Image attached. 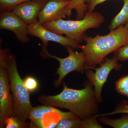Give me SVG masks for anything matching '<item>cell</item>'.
Masks as SVG:
<instances>
[{
  "mask_svg": "<svg viewBox=\"0 0 128 128\" xmlns=\"http://www.w3.org/2000/svg\"><path fill=\"white\" fill-rule=\"evenodd\" d=\"M0 28L14 33L22 44L26 43L29 41L28 25L12 11L1 12Z\"/></svg>",
  "mask_w": 128,
  "mask_h": 128,
  "instance_id": "cell-10",
  "label": "cell"
},
{
  "mask_svg": "<svg viewBox=\"0 0 128 128\" xmlns=\"http://www.w3.org/2000/svg\"><path fill=\"white\" fill-rule=\"evenodd\" d=\"M118 61L114 56L111 58H105V61L100 64L99 67L94 69L95 72L92 70H86V77L94 86L98 103L102 102V88L106 82L110 72L113 70L118 71L122 68V65L118 64Z\"/></svg>",
  "mask_w": 128,
  "mask_h": 128,
  "instance_id": "cell-7",
  "label": "cell"
},
{
  "mask_svg": "<svg viewBox=\"0 0 128 128\" xmlns=\"http://www.w3.org/2000/svg\"><path fill=\"white\" fill-rule=\"evenodd\" d=\"M108 0H86V3L87 6V11L93 12L97 5L100 4ZM124 1L125 0H122Z\"/></svg>",
  "mask_w": 128,
  "mask_h": 128,
  "instance_id": "cell-23",
  "label": "cell"
},
{
  "mask_svg": "<svg viewBox=\"0 0 128 128\" xmlns=\"http://www.w3.org/2000/svg\"><path fill=\"white\" fill-rule=\"evenodd\" d=\"M128 86V75L125 76L118 80L115 83V89L119 93Z\"/></svg>",
  "mask_w": 128,
  "mask_h": 128,
  "instance_id": "cell-22",
  "label": "cell"
},
{
  "mask_svg": "<svg viewBox=\"0 0 128 128\" xmlns=\"http://www.w3.org/2000/svg\"><path fill=\"white\" fill-rule=\"evenodd\" d=\"M29 35L37 37L43 43L44 46L47 47L49 41H52L66 48L70 47L74 49L79 48L80 44L71 38L57 34L47 29L40 24L38 21L28 25Z\"/></svg>",
  "mask_w": 128,
  "mask_h": 128,
  "instance_id": "cell-9",
  "label": "cell"
},
{
  "mask_svg": "<svg viewBox=\"0 0 128 128\" xmlns=\"http://www.w3.org/2000/svg\"><path fill=\"white\" fill-rule=\"evenodd\" d=\"M124 26L125 27V28H127V29H128V22L124 25Z\"/></svg>",
  "mask_w": 128,
  "mask_h": 128,
  "instance_id": "cell-26",
  "label": "cell"
},
{
  "mask_svg": "<svg viewBox=\"0 0 128 128\" xmlns=\"http://www.w3.org/2000/svg\"><path fill=\"white\" fill-rule=\"evenodd\" d=\"M82 119L78 117L62 120L57 124V128H81Z\"/></svg>",
  "mask_w": 128,
  "mask_h": 128,
  "instance_id": "cell-15",
  "label": "cell"
},
{
  "mask_svg": "<svg viewBox=\"0 0 128 128\" xmlns=\"http://www.w3.org/2000/svg\"><path fill=\"white\" fill-rule=\"evenodd\" d=\"M23 80L24 86L29 93H33L38 88V82L36 79L33 76H28Z\"/></svg>",
  "mask_w": 128,
  "mask_h": 128,
  "instance_id": "cell-19",
  "label": "cell"
},
{
  "mask_svg": "<svg viewBox=\"0 0 128 128\" xmlns=\"http://www.w3.org/2000/svg\"><path fill=\"white\" fill-rule=\"evenodd\" d=\"M98 116L100 114H95L82 119L81 128H102L97 120Z\"/></svg>",
  "mask_w": 128,
  "mask_h": 128,
  "instance_id": "cell-18",
  "label": "cell"
},
{
  "mask_svg": "<svg viewBox=\"0 0 128 128\" xmlns=\"http://www.w3.org/2000/svg\"><path fill=\"white\" fill-rule=\"evenodd\" d=\"M84 41L86 44L80 45L78 48L86 56V70H94L109 54L128 44V29L124 25L105 35L92 37L86 34Z\"/></svg>",
  "mask_w": 128,
  "mask_h": 128,
  "instance_id": "cell-2",
  "label": "cell"
},
{
  "mask_svg": "<svg viewBox=\"0 0 128 128\" xmlns=\"http://www.w3.org/2000/svg\"><path fill=\"white\" fill-rule=\"evenodd\" d=\"M70 1L61 2L51 0L48 2L39 12L38 17V22L43 25L66 17L69 18L73 10L70 5Z\"/></svg>",
  "mask_w": 128,
  "mask_h": 128,
  "instance_id": "cell-11",
  "label": "cell"
},
{
  "mask_svg": "<svg viewBox=\"0 0 128 128\" xmlns=\"http://www.w3.org/2000/svg\"><path fill=\"white\" fill-rule=\"evenodd\" d=\"M105 22L104 16L98 12L86 11L83 18L76 20L60 19L43 25L57 34L66 35L80 44L84 41L85 32L88 29L99 27Z\"/></svg>",
  "mask_w": 128,
  "mask_h": 128,
  "instance_id": "cell-4",
  "label": "cell"
},
{
  "mask_svg": "<svg viewBox=\"0 0 128 128\" xmlns=\"http://www.w3.org/2000/svg\"><path fill=\"white\" fill-rule=\"evenodd\" d=\"M54 0L57 1L61 2H66L70 1V0Z\"/></svg>",
  "mask_w": 128,
  "mask_h": 128,
  "instance_id": "cell-25",
  "label": "cell"
},
{
  "mask_svg": "<svg viewBox=\"0 0 128 128\" xmlns=\"http://www.w3.org/2000/svg\"><path fill=\"white\" fill-rule=\"evenodd\" d=\"M6 69L0 63V128L5 126L8 118L14 115L13 101Z\"/></svg>",
  "mask_w": 128,
  "mask_h": 128,
  "instance_id": "cell-8",
  "label": "cell"
},
{
  "mask_svg": "<svg viewBox=\"0 0 128 128\" xmlns=\"http://www.w3.org/2000/svg\"><path fill=\"white\" fill-rule=\"evenodd\" d=\"M31 0H0V12L11 11L12 8L16 5ZM48 2V0H40Z\"/></svg>",
  "mask_w": 128,
  "mask_h": 128,
  "instance_id": "cell-17",
  "label": "cell"
},
{
  "mask_svg": "<svg viewBox=\"0 0 128 128\" xmlns=\"http://www.w3.org/2000/svg\"><path fill=\"white\" fill-rule=\"evenodd\" d=\"M122 8L110 22L108 28L110 31L114 30L128 22V0L124 1Z\"/></svg>",
  "mask_w": 128,
  "mask_h": 128,
  "instance_id": "cell-13",
  "label": "cell"
},
{
  "mask_svg": "<svg viewBox=\"0 0 128 128\" xmlns=\"http://www.w3.org/2000/svg\"><path fill=\"white\" fill-rule=\"evenodd\" d=\"M121 95L128 97V86L124 90L120 92Z\"/></svg>",
  "mask_w": 128,
  "mask_h": 128,
  "instance_id": "cell-24",
  "label": "cell"
},
{
  "mask_svg": "<svg viewBox=\"0 0 128 128\" xmlns=\"http://www.w3.org/2000/svg\"><path fill=\"white\" fill-rule=\"evenodd\" d=\"M114 56L121 62L128 60V44L114 51Z\"/></svg>",
  "mask_w": 128,
  "mask_h": 128,
  "instance_id": "cell-21",
  "label": "cell"
},
{
  "mask_svg": "<svg viewBox=\"0 0 128 128\" xmlns=\"http://www.w3.org/2000/svg\"><path fill=\"white\" fill-rule=\"evenodd\" d=\"M48 2L40 0L28 1L16 5L12 11L28 25H30L38 21L39 12Z\"/></svg>",
  "mask_w": 128,
  "mask_h": 128,
  "instance_id": "cell-12",
  "label": "cell"
},
{
  "mask_svg": "<svg viewBox=\"0 0 128 128\" xmlns=\"http://www.w3.org/2000/svg\"><path fill=\"white\" fill-rule=\"evenodd\" d=\"M66 48L69 55L65 58H60L52 55L47 50V47L44 46L41 50V55L44 58H52L59 62V67L55 74L58 75V79L54 82L56 87H59L64 78L69 73L74 71L82 73L86 70V56L83 51L79 52L75 51L71 47Z\"/></svg>",
  "mask_w": 128,
  "mask_h": 128,
  "instance_id": "cell-5",
  "label": "cell"
},
{
  "mask_svg": "<svg viewBox=\"0 0 128 128\" xmlns=\"http://www.w3.org/2000/svg\"><path fill=\"white\" fill-rule=\"evenodd\" d=\"M128 114V102L124 101L121 102L114 108V111L108 113L104 114H100V116H108L112 115L118 114Z\"/></svg>",
  "mask_w": 128,
  "mask_h": 128,
  "instance_id": "cell-20",
  "label": "cell"
},
{
  "mask_svg": "<svg viewBox=\"0 0 128 128\" xmlns=\"http://www.w3.org/2000/svg\"><path fill=\"white\" fill-rule=\"evenodd\" d=\"M0 63L3 65L8 73L10 88L13 101L14 115L23 121L29 118L33 107L30 94L24 86L17 66L15 56L7 49L0 50Z\"/></svg>",
  "mask_w": 128,
  "mask_h": 128,
  "instance_id": "cell-3",
  "label": "cell"
},
{
  "mask_svg": "<svg viewBox=\"0 0 128 128\" xmlns=\"http://www.w3.org/2000/svg\"><path fill=\"white\" fill-rule=\"evenodd\" d=\"M76 117H78L72 112H63L55 107L46 105L38 106L33 108L30 112V128H56L60 120Z\"/></svg>",
  "mask_w": 128,
  "mask_h": 128,
  "instance_id": "cell-6",
  "label": "cell"
},
{
  "mask_svg": "<svg viewBox=\"0 0 128 128\" xmlns=\"http://www.w3.org/2000/svg\"><path fill=\"white\" fill-rule=\"evenodd\" d=\"M100 122L114 128H128V115L116 119L102 118L100 119Z\"/></svg>",
  "mask_w": 128,
  "mask_h": 128,
  "instance_id": "cell-14",
  "label": "cell"
},
{
  "mask_svg": "<svg viewBox=\"0 0 128 128\" xmlns=\"http://www.w3.org/2000/svg\"><path fill=\"white\" fill-rule=\"evenodd\" d=\"M93 85L87 82L83 89L69 88L64 83V89L55 96H40L38 102L43 105L66 108L83 119L95 115L98 111L97 100Z\"/></svg>",
  "mask_w": 128,
  "mask_h": 128,
  "instance_id": "cell-1",
  "label": "cell"
},
{
  "mask_svg": "<svg viewBox=\"0 0 128 128\" xmlns=\"http://www.w3.org/2000/svg\"><path fill=\"white\" fill-rule=\"evenodd\" d=\"M6 128H22L30 127V123L22 121L17 117L12 115L8 118L5 122Z\"/></svg>",
  "mask_w": 128,
  "mask_h": 128,
  "instance_id": "cell-16",
  "label": "cell"
}]
</instances>
